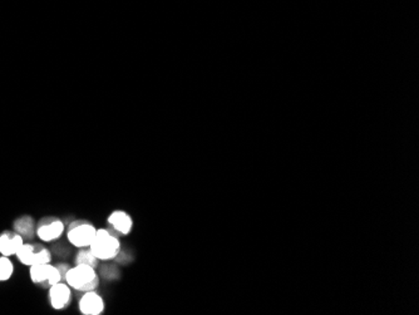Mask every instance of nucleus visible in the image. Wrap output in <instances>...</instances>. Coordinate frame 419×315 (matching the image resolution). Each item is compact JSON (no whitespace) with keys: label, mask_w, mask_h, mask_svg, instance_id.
Returning <instances> with one entry per match:
<instances>
[{"label":"nucleus","mask_w":419,"mask_h":315,"mask_svg":"<svg viewBox=\"0 0 419 315\" xmlns=\"http://www.w3.org/2000/svg\"><path fill=\"white\" fill-rule=\"evenodd\" d=\"M23 265L32 266L43 263H52V252L42 243H24L15 254Z\"/></svg>","instance_id":"obj_4"},{"label":"nucleus","mask_w":419,"mask_h":315,"mask_svg":"<svg viewBox=\"0 0 419 315\" xmlns=\"http://www.w3.org/2000/svg\"><path fill=\"white\" fill-rule=\"evenodd\" d=\"M98 263H100V260L96 258V255L89 249V246L80 248L74 258V264H85V265L93 266L96 269L98 266Z\"/></svg>","instance_id":"obj_12"},{"label":"nucleus","mask_w":419,"mask_h":315,"mask_svg":"<svg viewBox=\"0 0 419 315\" xmlns=\"http://www.w3.org/2000/svg\"><path fill=\"white\" fill-rule=\"evenodd\" d=\"M64 281L79 293H85L89 290H97L100 285V276L97 269L85 264H74L65 274Z\"/></svg>","instance_id":"obj_2"},{"label":"nucleus","mask_w":419,"mask_h":315,"mask_svg":"<svg viewBox=\"0 0 419 315\" xmlns=\"http://www.w3.org/2000/svg\"><path fill=\"white\" fill-rule=\"evenodd\" d=\"M14 274V264L12 263L10 258L0 255V283H6L12 279Z\"/></svg>","instance_id":"obj_13"},{"label":"nucleus","mask_w":419,"mask_h":315,"mask_svg":"<svg viewBox=\"0 0 419 315\" xmlns=\"http://www.w3.org/2000/svg\"><path fill=\"white\" fill-rule=\"evenodd\" d=\"M65 232L64 222L56 216H45L36 222V235L44 243L56 241Z\"/></svg>","instance_id":"obj_6"},{"label":"nucleus","mask_w":419,"mask_h":315,"mask_svg":"<svg viewBox=\"0 0 419 315\" xmlns=\"http://www.w3.org/2000/svg\"><path fill=\"white\" fill-rule=\"evenodd\" d=\"M29 276L36 285H47L50 287L57 283L64 281L63 276L58 270L57 265L50 263H43L29 266Z\"/></svg>","instance_id":"obj_5"},{"label":"nucleus","mask_w":419,"mask_h":315,"mask_svg":"<svg viewBox=\"0 0 419 315\" xmlns=\"http://www.w3.org/2000/svg\"><path fill=\"white\" fill-rule=\"evenodd\" d=\"M109 229L114 230L118 235H128L133 228V220L129 214L123 210H116L107 217Z\"/></svg>","instance_id":"obj_10"},{"label":"nucleus","mask_w":419,"mask_h":315,"mask_svg":"<svg viewBox=\"0 0 419 315\" xmlns=\"http://www.w3.org/2000/svg\"><path fill=\"white\" fill-rule=\"evenodd\" d=\"M89 249L100 261L114 260L121 252V241L118 239V234L112 229H97Z\"/></svg>","instance_id":"obj_1"},{"label":"nucleus","mask_w":419,"mask_h":315,"mask_svg":"<svg viewBox=\"0 0 419 315\" xmlns=\"http://www.w3.org/2000/svg\"><path fill=\"white\" fill-rule=\"evenodd\" d=\"M25 243L24 237L18 234L15 230H7L0 234V255L4 257H15V254L21 249V245Z\"/></svg>","instance_id":"obj_9"},{"label":"nucleus","mask_w":419,"mask_h":315,"mask_svg":"<svg viewBox=\"0 0 419 315\" xmlns=\"http://www.w3.org/2000/svg\"><path fill=\"white\" fill-rule=\"evenodd\" d=\"M36 222L30 216H21L14 222V230L25 239H32L36 235Z\"/></svg>","instance_id":"obj_11"},{"label":"nucleus","mask_w":419,"mask_h":315,"mask_svg":"<svg viewBox=\"0 0 419 315\" xmlns=\"http://www.w3.org/2000/svg\"><path fill=\"white\" fill-rule=\"evenodd\" d=\"M97 228L88 220H74L65 231L68 241L76 248H88L96 237Z\"/></svg>","instance_id":"obj_3"},{"label":"nucleus","mask_w":419,"mask_h":315,"mask_svg":"<svg viewBox=\"0 0 419 315\" xmlns=\"http://www.w3.org/2000/svg\"><path fill=\"white\" fill-rule=\"evenodd\" d=\"M78 308L83 315H100L105 312L106 303L97 290H89L82 293V296L79 298Z\"/></svg>","instance_id":"obj_7"},{"label":"nucleus","mask_w":419,"mask_h":315,"mask_svg":"<svg viewBox=\"0 0 419 315\" xmlns=\"http://www.w3.org/2000/svg\"><path fill=\"white\" fill-rule=\"evenodd\" d=\"M72 298H73L72 287L65 281H61L50 287L48 299L52 308L56 310H64L68 308L72 303Z\"/></svg>","instance_id":"obj_8"}]
</instances>
